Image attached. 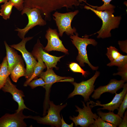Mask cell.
Instances as JSON below:
<instances>
[{
  "mask_svg": "<svg viewBox=\"0 0 127 127\" xmlns=\"http://www.w3.org/2000/svg\"><path fill=\"white\" fill-rule=\"evenodd\" d=\"M79 2H81L84 0H77ZM104 3L102 6H95L91 5L90 7L96 9V10L101 11H103L105 10L111 9H114L115 7L114 5L110 3L112 0H102Z\"/></svg>",
  "mask_w": 127,
  "mask_h": 127,
  "instance_id": "25",
  "label": "cell"
},
{
  "mask_svg": "<svg viewBox=\"0 0 127 127\" xmlns=\"http://www.w3.org/2000/svg\"><path fill=\"white\" fill-rule=\"evenodd\" d=\"M125 83L122 79L118 80L115 79H112L107 84L99 86L94 90L91 97L95 99H99L101 95L104 93H115L118 90L123 88Z\"/></svg>",
  "mask_w": 127,
  "mask_h": 127,
  "instance_id": "16",
  "label": "cell"
},
{
  "mask_svg": "<svg viewBox=\"0 0 127 127\" xmlns=\"http://www.w3.org/2000/svg\"><path fill=\"white\" fill-rule=\"evenodd\" d=\"M23 111L12 114H5L0 118V127H26L27 125L24 119H30V115H24Z\"/></svg>",
  "mask_w": 127,
  "mask_h": 127,
  "instance_id": "12",
  "label": "cell"
},
{
  "mask_svg": "<svg viewBox=\"0 0 127 127\" xmlns=\"http://www.w3.org/2000/svg\"><path fill=\"white\" fill-rule=\"evenodd\" d=\"M9 0H0V4L2 3H4L5 2L9 1Z\"/></svg>",
  "mask_w": 127,
  "mask_h": 127,
  "instance_id": "35",
  "label": "cell"
},
{
  "mask_svg": "<svg viewBox=\"0 0 127 127\" xmlns=\"http://www.w3.org/2000/svg\"><path fill=\"white\" fill-rule=\"evenodd\" d=\"M123 119L121 122L118 127H127V111L124 114V115L123 117Z\"/></svg>",
  "mask_w": 127,
  "mask_h": 127,
  "instance_id": "33",
  "label": "cell"
},
{
  "mask_svg": "<svg viewBox=\"0 0 127 127\" xmlns=\"http://www.w3.org/2000/svg\"><path fill=\"white\" fill-rule=\"evenodd\" d=\"M84 8L91 10L102 21V25L100 29L94 34H98V38L104 39L111 36V31L119 27L121 17V16H115L113 14L114 9L99 11L89 6L85 5Z\"/></svg>",
  "mask_w": 127,
  "mask_h": 127,
  "instance_id": "2",
  "label": "cell"
},
{
  "mask_svg": "<svg viewBox=\"0 0 127 127\" xmlns=\"http://www.w3.org/2000/svg\"><path fill=\"white\" fill-rule=\"evenodd\" d=\"M67 105V103L63 105H56L53 101L50 100L49 107L47 115L43 117L30 115V119L35 120L39 123L50 125L52 127H61V118L60 113Z\"/></svg>",
  "mask_w": 127,
  "mask_h": 127,
  "instance_id": "6",
  "label": "cell"
},
{
  "mask_svg": "<svg viewBox=\"0 0 127 127\" xmlns=\"http://www.w3.org/2000/svg\"><path fill=\"white\" fill-rule=\"evenodd\" d=\"M127 64V55H124L122 54L117 58L114 60L110 61L107 64L109 67L117 66L120 67Z\"/></svg>",
  "mask_w": 127,
  "mask_h": 127,
  "instance_id": "23",
  "label": "cell"
},
{
  "mask_svg": "<svg viewBox=\"0 0 127 127\" xmlns=\"http://www.w3.org/2000/svg\"><path fill=\"white\" fill-rule=\"evenodd\" d=\"M13 7V4L10 1H6L1 6L0 15L5 20L9 18Z\"/></svg>",
  "mask_w": 127,
  "mask_h": 127,
  "instance_id": "22",
  "label": "cell"
},
{
  "mask_svg": "<svg viewBox=\"0 0 127 127\" xmlns=\"http://www.w3.org/2000/svg\"><path fill=\"white\" fill-rule=\"evenodd\" d=\"M44 49L43 45L38 39L31 53L36 59H41L45 64L47 69L54 67L57 69L56 66L57 62L64 56L57 57L50 55L44 51Z\"/></svg>",
  "mask_w": 127,
  "mask_h": 127,
  "instance_id": "11",
  "label": "cell"
},
{
  "mask_svg": "<svg viewBox=\"0 0 127 127\" xmlns=\"http://www.w3.org/2000/svg\"><path fill=\"white\" fill-rule=\"evenodd\" d=\"M97 113L103 120L116 127L118 126L121 123L123 119L118 114H115L113 111H111L106 113L99 110L98 111Z\"/></svg>",
  "mask_w": 127,
  "mask_h": 127,
  "instance_id": "18",
  "label": "cell"
},
{
  "mask_svg": "<svg viewBox=\"0 0 127 127\" xmlns=\"http://www.w3.org/2000/svg\"><path fill=\"white\" fill-rule=\"evenodd\" d=\"M1 89L4 92L10 93L12 95L14 100L18 103V108L16 112H18L25 109L32 111L27 107L24 103L23 97L25 95L23 92L18 89L16 86L12 83L9 76L7 78L4 85Z\"/></svg>",
  "mask_w": 127,
  "mask_h": 127,
  "instance_id": "14",
  "label": "cell"
},
{
  "mask_svg": "<svg viewBox=\"0 0 127 127\" xmlns=\"http://www.w3.org/2000/svg\"><path fill=\"white\" fill-rule=\"evenodd\" d=\"M25 70L24 62H20L17 64L11 72L10 75L12 80L14 82L16 83L19 78L24 76Z\"/></svg>",
  "mask_w": 127,
  "mask_h": 127,
  "instance_id": "19",
  "label": "cell"
},
{
  "mask_svg": "<svg viewBox=\"0 0 127 127\" xmlns=\"http://www.w3.org/2000/svg\"><path fill=\"white\" fill-rule=\"evenodd\" d=\"M122 91L119 94L115 93V95L112 101L110 103L105 104H101L99 101L97 103L91 101L90 100V102L91 105L90 106L92 108L96 106H99L103 107L102 108H99L97 110H100L106 109L109 111H113L115 109L118 110L119 107L122 103L123 98L127 93V83H124Z\"/></svg>",
  "mask_w": 127,
  "mask_h": 127,
  "instance_id": "15",
  "label": "cell"
},
{
  "mask_svg": "<svg viewBox=\"0 0 127 127\" xmlns=\"http://www.w3.org/2000/svg\"><path fill=\"white\" fill-rule=\"evenodd\" d=\"M8 64L6 56L3 58L0 69V91L4 85L10 73L8 70Z\"/></svg>",
  "mask_w": 127,
  "mask_h": 127,
  "instance_id": "20",
  "label": "cell"
},
{
  "mask_svg": "<svg viewBox=\"0 0 127 127\" xmlns=\"http://www.w3.org/2000/svg\"><path fill=\"white\" fill-rule=\"evenodd\" d=\"M46 32L45 37L48 40V43L46 47L44 48V51L49 52L56 51L67 54L68 50L64 47L62 41L60 39L57 30L49 28Z\"/></svg>",
  "mask_w": 127,
  "mask_h": 127,
  "instance_id": "13",
  "label": "cell"
},
{
  "mask_svg": "<svg viewBox=\"0 0 127 127\" xmlns=\"http://www.w3.org/2000/svg\"><path fill=\"white\" fill-rule=\"evenodd\" d=\"M1 64H0V68L1 67Z\"/></svg>",
  "mask_w": 127,
  "mask_h": 127,
  "instance_id": "36",
  "label": "cell"
},
{
  "mask_svg": "<svg viewBox=\"0 0 127 127\" xmlns=\"http://www.w3.org/2000/svg\"><path fill=\"white\" fill-rule=\"evenodd\" d=\"M118 43L121 50L123 52L127 53V41H119Z\"/></svg>",
  "mask_w": 127,
  "mask_h": 127,
  "instance_id": "32",
  "label": "cell"
},
{
  "mask_svg": "<svg viewBox=\"0 0 127 127\" xmlns=\"http://www.w3.org/2000/svg\"><path fill=\"white\" fill-rule=\"evenodd\" d=\"M45 84L44 80L41 78L38 79L32 80L28 84V85L30 86L32 89H33L39 86L43 87Z\"/></svg>",
  "mask_w": 127,
  "mask_h": 127,
  "instance_id": "30",
  "label": "cell"
},
{
  "mask_svg": "<svg viewBox=\"0 0 127 127\" xmlns=\"http://www.w3.org/2000/svg\"><path fill=\"white\" fill-rule=\"evenodd\" d=\"M69 67L72 71L74 72L81 73L82 76L84 77H86L88 74L87 71H84L81 67L80 65L76 63H71L69 64Z\"/></svg>",
  "mask_w": 127,
  "mask_h": 127,
  "instance_id": "27",
  "label": "cell"
},
{
  "mask_svg": "<svg viewBox=\"0 0 127 127\" xmlns=\"http://www.w3.org/2000/svg\"><path fill=\"white\" fill-rule=\"evenodd\" d=\"M61 126L62 127H72L73 126L74 123H72L70 124H68L66 123L65 122L63 117L61 115Z\"/></svg>",
  "mask_w": 127,
  "mask_h": 127,
  "instance_id": "34",
  "label": "cell"
},
{
  "mask_svg": "<svg viewBox=\"0 0 127 127\" xmlns=\"http://www.w3.org/2000/svg\"><path fill=\"white\" fill-rule=\"evenodd\" d=\"M6 50L8 70L10 73L15 66L19 63L24 62L21 56L19 55L13 48L9 46L5 41H4Z\"/></svg>",
  "mask_w": 127,
  "mask_h": 127,
  "instance_id": "17",
  "label": "cell"
},
{
  "mask_svg": "<svg viewBox=\"0 0 127 127\" xmlns=\"http://www.w3.org/2000/svg\"><path fill=\"white\" fill-rule=\"evenodd\" d=\"M89 127H116L110 123L106 122L102 119L99 116L95 119L94 123Z\"/></svg>",
  "mask_w": 127,
  "mask_h": 127,
  "instance_id": "26",
  "label": "cell"
},
{
  "mask_svg": "<svg viewBox=\"0 0 127 127\" xmlns=\"http://www.w3.org/2000/svg\"><path fill=\"white\" fill-rule=\"evenodd\" d=\"M107 51L106 55L110 61H112L118 58L121 55L118 49L115 47L111 46L107 48Z\"/></svg>",
  "mask_w": 127,
  "mask_h": 127,
  "instance_id": "24",
  "label": "cell"
},
{
  "mask_svg": "<svg viewBox=\"0 0 127 127\" xmlns=\"http://www.w3.org/2000/svg\"><path fill=\"white\" fill-rule=\"evenodd\" d=\"M127 107V93L125 95L118 110V114L121 118L123 117V114Z\"/></svg>",
  "mask_w": 127,
  "mask_h": 127,
  "instance_id": "29",
  "label": "cell"
},
{
  "mask_svg": "<svg viewBox=\"0 0 127 127\" xmlns=\"http://www.w3.org/2000/svg\"><path fill=\"white\" fill-rule=\"evenodd\" d=\"M24 7L36 8L40 11L46 20H51L52 12L63 8L67 9L80 4L76 0H24Z\"/></svg>",
  "mask_w": 127,
  "mask_h": 127,
  "instance_id": "1",
  "label": "cell"
},
{
  "mask_svg": "<svg viewBox=\"0 0 127 127\" xmlns=\"http://www.w3.org/2000/svg\"><path fill=\"white\" fill-rule=\"evenodd\" d=\"M53 68L47 69L45 72L43 71L38 77L44 81L45 84L43 87L45 90V94L43 106V116L46 114L49 107L50 94L52 85L56 82L60 81L70 82L74 81L73 78L69 77H62L57 75L52 69Z\"/></svg>",
  "mask_w": 127,
  "mask_h": 127,
  "instance_id": "4",
  "label": "cell"
},
{
  "mask_svg": "<svg viewBox=\"0 0 127 127\" xmlns=\"http://www.w3.org/2000/svg\"><path fill=\"white\" fill-rule=\"evenodd\" d=\"M37 59L38 62L34 68L33 73L30 78L26 80L24 83V87L27 86L30 81L38 76L47 67L45 64L41 59L39 58Z\"/></svg>",
  "mask_w": 127,
  "mask_h": 127,
  "instance_id": "21",
  "label": "cell"
},
{
  "mask_svg": "<svg viewBox=\"0 0 127 127\" xmlns=\"http://www.w3.org/2000/svg\"><path fill=\"white\" fill-rule=\"evenodd\" d=\"M33 38V37H25L19 43L9 46L19 51L22 54L26 65L24 76L26 80L29 79L32 75L34 68L37 63L36 59L31 53L27 50L25 47L26 43Z\"/></svg>",
  "mask_w": 127,
  "mask_h": 127,
  "instance_id": "9",
  "label": "cell"
},
{
  "mask_svg": "<svg viewBox=\"0 0 127 127\" xmlns=\"http://www.w3.org/2000/svg\"><path fill=\"white\" fill-rule=\"evenodd\" d=\"M75 33V35H71L70 37L72 39L71 40L72 43L78 51L76 60L82 67L84 66V64L86 63L88 64L92 70H97L99 67L93 66L90 62L88 58L86 49L87 46L89 44L94 46H96L97 44V42L94 39L89 38L88 35H85L83 38H81L78 36L77 33Z\"/></svg>",
  "mask_w": 127,
  "mask_h": 127,
  "instance_id": "3",
  "label": "cell"
},
{
  "mask_svg": "<svg viewBox=\"0 0 127 127\" xmlns=\"http://www.w3.org/2000/svg\"><path fill=\"white\" fill-rule=\"evenodd\" d=\"M118 72L114 73L113 75L114 76L119 75L121 77V79L123 80L125 82L127 81V64L120 67H118L117 69Z\"/></svg>",
  "mask_w": 127,
  "mask_h": 127,
  "instance_id": "28",
  "label": "cell"
},
{
  "mask_svg": "<svg viewBox=\"0 0 127 127\" xmlns=\"http://www.w3.org/2000/svg\"><path fill=\"white\" fill-rule=\"evenodd\" d=\"M26 14L28 19L27 25L24 28H16L15 31L18 32V36L21 39L25 36L28 31L37 26H44L47 24L46 21L42 18L40 11L36 8L24 7L22 10L21 15Z\"/></svg>",
  "mask_w": 127,
  "mask_h": 127,
  "instance_id": "5",
  "label": "cell"
},
{
  "mask_svg": "<svg viewBox=\"0 0 127 127\" xmlns=\"http://www.w3.org/2000/svg\"><path fill=\"white\" fill-rule=\"evenodd\" d=\"M79 12L78 10L65 13L56 11L53 14V19L58 27L59 36L62 37L64 32L67 35L70 36L76 32V28L74 27L72 28L71 24L74 17Z\"/></svg>",
  "mask_w": 127,
  "mask_h": 127,
  "instance_id": "7",
  "label": "cell"
},
{
  "mask_svg": "<svg viewBox=\"0 0 127 127\" xmlns=\"http://www.w3.org/2000/svg\"><path fill=\"white\" fill-rule=\"evenodd\" d=\"M13 4V7L15 8L18 10L22 11L24 6V0H9Z\"/></svg>",
  "mask_w": 127,
  "mask_h": 127,
  "instance_id": "31",
  "label": "cell"
},
{
  "mask_svg": "<svg viewBox=\"0 0 127 127\" xmlns=\"http://www.w3.org/2000/svg\"><path fill=\"white\" fill-rule=\"evenodd\" d=\"M82 102L83 107L82 108L75 106L77 108L75 111L78 112V115L76 116H70L69 119L73 121L76 127L79 125L82 127H89L94 123L95 119L98 116L92 112L90 102H87L86 105L84 101Z\"/></svg>",
  "mask_w": 127,
  "mask_h": 127,
  "instance_id": "8",
  "label": "cell"
},
{
  "mask_svg": "<svg viewBox=\"0 0 127 127\" xmlns=\"http://www.w3.org/2000/svg\"><path fill=\"white\" fill-rule=\"evenodd\" d=\"M100 74V72L96 70L93 76L88 80L83 81L79 83L74 81L71 82L74 86V88L73 91L68 95V98L78 95L83 97L85 102L88 101L90 96L95 90L94 84Z\"/></svg>",
  "mask_w": 127,
  "mask_h": 127,
  "instance_id": "10",
  "label": "cell"
}]
</instances>
